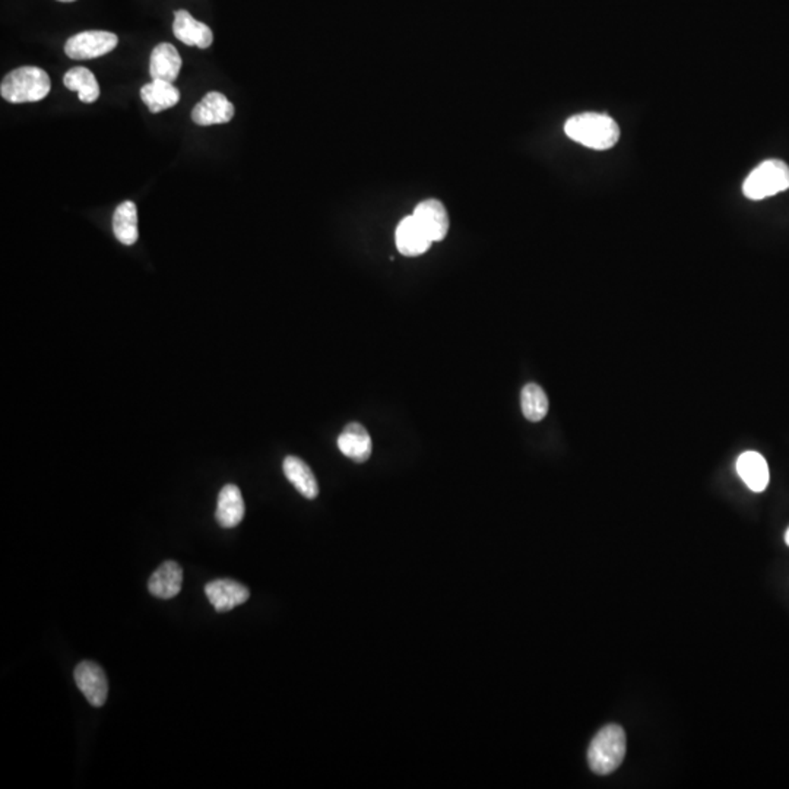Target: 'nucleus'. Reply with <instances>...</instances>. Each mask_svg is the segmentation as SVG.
<instances>
[{"instance_id": "nucleus-1", "label": "nucleus", "mask_w": 789, "mask_h": 789, "mask_svg": "<svg viewBox=\"0 0 789 789\" xmlns=\"http://www.w3.org/2000/svg\"><path fill=\"white\" fill-rule=\"evenodd\" d=\"M565 132L570 140L596 151L610 150L620 140L619 124L601 113H582L570 117L566 122Z\"/></svg>"}, {"instance_id": "nucleus-2", "label": "nucleus", "mask_w": 789, "mask_h": 789, "mask_svg": "<svg viewBox=\"0 0 789 789\" xmlns=\"http://www.w3.org/2000/svg\"><path fill=\"white\" fill-rule=\"evenodd\" d=\"M50 89V77L46 70L37 66H23L2 79L0 95L12 104H23L44 100Z\"/></svg>"}, {"instance_id": "nucleus-3", "label": "nucleus", "mask_w": 789, "mask_h": 789, "mask_svg": "<svg viewBox=\"0 0 789 789\" xmlns=\"http://www.w3.org/2000/svg\"><path fill=\"white\" fill-rule=\"evenodd\" d=\"M626 756V734L620 725H607L594 737L589 746L588 763L596 775H610L619 769Z\"/></svg>"}, {"instance_id": "nucleus-4", "label": "nucleus", "mask_w": 789, "mask_h": 789, "mask_svg": "<svg viewBox=\"0 0 789 789\" xmlns=\"http://www.w3.org/2000/svg\"><path fill=\"white\" fill-rule=\"evenodd\" d=\"M789 187V167L779 159H769L751 171L743 185L746 197L760 201L775 196Z\"/></svg>"}, {"instance_id": "nucleus-5", "label": "nucleus", "mask_w": 789, "mask_h": 789, "mask_svg": "<svg viewBox=\"0 0 789 789\" xmlns=\"http://www.w3.org/2000/svg\"><path fill=\"white\" fill-rule=\"evenodd\" d=\"M119 39L109 32H84L70 37L65 44V53L74 60H89L105 56L116 49Z\"/></svg>"}, {"instance_id": "nucleus-6", "label": "nucleus", "mask_w": 789, "mask_h": 789, "mask_svg": "<svg viewBox=\"0 0 789 789\" xmlns=\"http://www.w3.org/2000/svg\"><path fill=\"white\" fill-rule=\"evenodd\" d=\"M75 683L89 703L100 708L109 696V681L98 664L84 661L75 668Z\"/></svg>"}, {"instance_id": "nucleus-7", "label": "nucleus", "mask_w": 789, "mask_h": 789, "mask_svg": "<svg viewBox=\"0 0 789 789\" xmlns=\"http://www.w3.org/2000/svg\"><path fill=\"white\" fill-rule=\"evenodd\" d=\"M234 112H236L234 105L224 94L213 91L206 94L205 97L195 105V109L192 110V121L197 126L229 123L234 117Z\"/></svg>"}, {"instance_id": "nucleus-8", "label": "nucleus", "mask_w": 789, "mask_h": 789, "mask_svg": "<svg viewBox=\"0 0 789 789\" xmlns=\"http://www.w3.org/2000/svg\"><path fill=\"white\" fill-rule=\"evenodd\" d=\"M205 594L218 612H231L232 608L246 603L250 596V592L244 585L231 579L209 582L205 586Z\"/></svg>"}, {"instance_id": "nucleus-9", "label": "nucleus", "mask_w": 789, "mask_h": 789, "mask_svg": "<svg viewBox=\"0 0 789 789\" xmlns=\"http://www.w3.org/2000/svg\"><path fill=\"white\" fill-rule=\"evenodd\" d=\"M415 220L429 234L431 241H440L449 231V215L445 205L436 199H427L418 204L414 209Z\"/></svg>"}, {"instance_id": "nucleus-10", "label": "nucleus", "mask_w": 789, "mask_h": 789, "mask_svg": "<svg viewBox=\"0 0 789 789\" xmlns=\"http://www.w3.org/2000/svg\"><path fill=\"white\" fill-rule=\"evenodd\" d=\"M173 32L182 43L199 49H208L213 41V30L206 23L195 20L185 9L175 12Z\"/></svg>"}, {"instance_id": "nucleus-11", "label": "nucleus", "mask_w": 789, "mask_h": 789, "mask_svg": "<svg viewBox=\"0 0 789 789\" xmlns=\"http://www.w3.org/2000/svg\"><path fill=\"white\" fill-rule=\"evenodd\" d=\"M394 237H396V248H398L399 252L403 253L404 256H410V258L427 252L433 243L429 234L422 230V225L418 224L414 215L405 217L399 222Z\"/></svg>"}, {"instance_id": "nucleus-12", "label": "nucleus", "mask_w": 789, "mask_h": 789, "mask_svg": "<svg viewBox=\"0 0 789 789\" xmlns=\"http://www.w3.org/2000/svg\"><path fill=\"white\" fill-rule=\"evenodd\" d=\"M338 448L342 455L361 464L372 457V438L360 422H351L340 434Z\"/></svg>"}, {"instance_id": "nucleus-13", "label": "nucleus", "mask_w": 789, "mask_h": 789, "mask_svg": "<svg viewBox=\"0 0 789 789\" xmlns=\"http://www.w3.org/2000/svg\"><path fill=\"white\" fill-rule=\"evenodd\" d=\"M737 472L751 492L762 493L769 484V467L758 452H744L737 459Z\"/></svg>"}, {"instance_id": "nucleus-14", "label": "nucleus", "mask_w": 789, "mask_h": 789, "mask_svg": "<svg viewBox=\"0 0 789 789\" xmlns=\"http://www.w3.org/2000/svg\"><path fill=\"white\" fill-rule=\"evenodd\" d=\"M183 586V570L176 561H164L159 569L152 573L148 582V589L152 595L161 600H170L180 594Z\"/></svg>"}, {"instance_id": "nucleus-15", "label": "nucleus", "mask_w": 789, "mask_h": 789, "mask_svg": "<svg viewBox=\"0 0 789 789\" xmlns=\"http://www.w3.org/2000/svg\"><path fill=\"white\" fill-rule=\"evenodd\" d=\"M182 58L177 49L170 43H161L155 47L150 59V74L152 81L175 82L182 69Z\"/></svg>"}, {"instance_id": "nucleus-16", "label": "nucleus", "mask_w": 789, "mask_h": 789, "mask_svg": "<svg viewBox=\"0 0 789 789\" xmlns=\"http://www.w3.org/2000/svg\"><path fill=\"white\" fill-rule=\"evenodd\" d=\"M244 507L243 495L240 488L234 484H227L218 495L217 512L215 519L222 528H234L243 521Z\"/></svg>"}, {"instance_id": "nucleus-17", "label": "nucleus", "mask_w": 789, "mask_h": 789, "mask_svg": "<svg viewBox=\"0 0 789 789\" xmlns=\"http://www.w3.org/2000/svg\"><path fill=\"white\" fill-rule=\"evenodd\" d=\"M283 468L286 480L295 485L300 494L310 500L318 497V480L304 460L297 457H286L284 459Z\"/></svg>"}, {"instance_id": "nucleus-18", "label": "nucleus", "mask_w": 789, "mask_h": 789, "mask_svg": "<svg viewBox=\"0 0 789 789\" xmlns=\"http://www.w3.org/2000/svg\"><path fill=\"white\" fill-rule=\"evenodd\" d=\"M141 98L151 113H161L171 109L180 101V91L173 86V82L154 79L141 88Z\"/></svg>"}, {"instance_id": "nucleus-19", "label": "nucleus", "mask_w": 789, "mask_h": 789, "mask_svg": "<svg viewBox=\"0 0 789 789\" xmlns=\"http://www.w3.org/2000/svg\"><path fill=\"white\" fill-rule=\"evenodd\" d=\"M113 232L124 246H132L138 241V208L133 202H122L117 206L113 215Z\"/></svg>"}, {"instance_id": "nucleus-20", "label": "nucleus", "mask_w": 789, "mask_h": 789, "mask_svg": "<svg viewBox=\"0 0 789 789\" xmlns=\"http://www.w3.org/2000/svg\"><path fill=\"white\" fill-rule=\"evenodd\" d=\"M63 84H65L66 88L77 93L79 100L86 104H91L100 97L101 91L97 79L94 77L93 72L86 68L77 66V68L68 70L63 77Z\"/></svg>"}, {"instance_id": "nucleus-21", "label": "nucleus", "mask_w": 789, "mask_h": 789, "mask_svg": "<svg viewBox=\"0 0 789 789\" xmlns=\"http://www.w3.org/2000/svg\"><path fill=\"white\" fill-rule=\"evenodd\" d=\"M549 398L546 392L537 384H528L523 386L521 394V406L526 420L532 422H541L549 414Z\"/></svg>"}, {"instance_id": "nucleus-22", "label": "nucleus", "mask_w": 789, "mask_h": 789, "mask_svg": "<svg viewBox=\"0 0 789 789\" xmlns=\"http://www.w3.org/2000/svg\"><path fill=\"white\" fill-rule=\"evenodd\" d=\"M785 542H786V546L789 547V528H788V531H786Z\"/></svg>"}, {"instance_id": "nucleus-23", "label": "nucleus", "mask_w": 789, "mask_h": 789, "mask_svg": "<svg viewBox=\"0 0 789 789\" xmlns=\"http://www.w3.org/2000/svg\"><path fill=\"white\" fill-rule=\"evenodd\" d=\"M59 2H63V4H72V2H77V0H59Z\"/></svg>"}]
</instances>
